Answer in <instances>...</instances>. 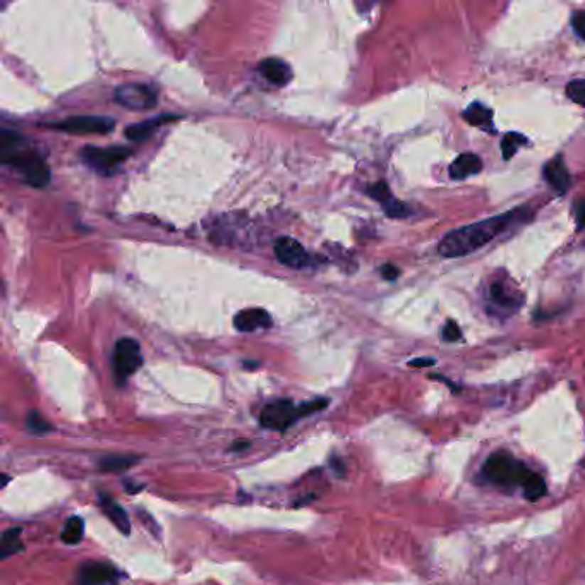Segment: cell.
I'll return each mask as SVG.
<instances>
[{
    "instance_id": "cell-1",
    "label": "cell",
    "mask_w": 585,
    "mask_h": 585,
    "mask_svg": "<svg viewBox=\"0 0 585 585\" xmlns=\"http://www.w3.org/2000/svg\"><path fill=\"white\" fill-rule=\"evenodd\" d=\"M530 218L529 208H522L506 211L503 215L481 220V222L471 223V225L455 228L439 240L438 252L443 258H462L471 252L479 251L498 235L510 230L512 227L524 223Z\"/></svg>"
},
{
    "instance_id": "cell-2",
    "label": "cell",
    "mask_w": 585,
    "mask_h": 585,
    "mask_svg": "<svg viewBox=\"0 0 585 585\" xmlns=\"http://www.w3.org/2000/svg\"><path fill=\"white\" fill-rule=\"evenodd\" d=\"M0 156L2 163L18 170L31 188H45L50 182L52 173L48 165L18 132L9 129L0 132Z\"/></svg>"
},
{
    "instance_id": "cell-3",
    "label": "cell",
    "mask_w": 585,
    "mask_h": 585,
    "mask_svg": "<svg viewBox=\"0 0 585 585\" xmlns=\"http://www.w3.org/2000/svg\"><path fill=\"white\" fill-rule=\"evenodd\" d=\"M532 472L534 471H530L508 451H496V453L489 455L483 467V476L486 477L488 483L495 484L498 488H522L527 477Z\"/></svg>"
},
{
    "instance_id": "cell-4",
    "label": "cell",
    "mask_w": 585,
    "mask_h": 585,
    "mask_svg": "<svg viewBox=\"0 0 585 585\" xmlns=\"http://www.w3.org/2000/svg\"><path fill=\"white\" fill-rule=\"evenodd\" d=\"M132 155V149L126 146H85L81 159L90 168L100 176H112Z\"/></svg>"
},
{
    "instance_id": "cell-5",
    "label": "cell",
    "mask_w": 585,
    "mask_h": 585,
    "mask_svg": "<svg viewBox=\"0 0 585 585\" xmlns=\"http://www.w3.org/2000/svg\"><path fill=\"white\" fill-rule=\"evenodd\" d=\"M301 417V405H296L289 398H280V400L269 402L268 405L263 407L259 414V424L264 429L285 431Z\"/></svg>"
},
{
    "instance_id": "cell-6",
    "label": "cell",
    "mask_w": 585,
    "mask_h": 585,
    "mask_svg": "<svg viewBox=\"0 0 585 585\" xmlns=\"http://www.w3.org/2000/svg\"><path fill=\"white\" fill-rule=\"evenodd\" d=\"M112 364H114V372L117 381L124 383L127 377H131L143 366V354H141L139 343L134 338H120L115 343Z\"/></svg>"
},
{
    "instance_id": "cell-7",
    "label": "cell",
    "mask_w": 585,
    "mask_h": 585,
    "mask_svg": "<svg viewBox=\"0 0 585 585\" xmlns=\"http://www.w3.org/2000/svg\"><path fill=\"white\" fill-rule=\"evenodd\" d=\"M48 127L69 134H109L115 127V120L103 115H74L50 124Z\"/></svg>"
},
{
    "instance_id": "cell-8",
    "label": "cell",
    "mask_w": 585,
    "mask_h": 585,
    "mask_svg": "<svg viewBox=\"0 0 585 585\" xmlns=\"http://www.w3.org/2000/svg\"><path fill=\"white\" fill-rule=\"evenodd\" d=\"M115 102L129 110H151L156 107L155 90L143 82H124L115 90Z\"/></svg>"
},
{
    "instance_id": "cell-9",
    "label": "cell",
    "mask_w": 585,
    "mask_h": 585,
    "mask_svg": "<svg viewBox=\"0 0 585 585\" xmlns=\"http://www.w3.org/2000/svg\"><path fill=\"white\" fill-rule=\"evenodd\" d=\"M119 570L107 562H86L80 568L77 584L80 585H117L120 580Z\"/></svg>"
},
{
    "instance_id": "cell-10",
    "label": "cell",
    "mask_w": 585,
    "mask_h": 585,
    "mask_svg": "<svg viewBox=\"0 0 585 585\" xmlns=\"http://www.w3.org/2000/svg\"><path fill=\"white\" fill-rule=\"evenodd\" d=\"M275 256L285 267L301 269L311 263V258L306 247L292 237H280L275 242Z\"/></svg>"
},
{
    "instance_id": "cell-11",
    "label": "cell",
    "mask_w": 585,
    "mask_h": 585,
    "mask_svg": "<svg viewBox=\"0 0 585 585\" xmlns=\"http://www.w3.org/2000/svg\"><path fill=\"white\" fill-rule=\"evenodd\" d=\"M367 194L372 199H376L377 203H381L385 213H387L390 218H407L412 215V210L409 208V205H405V203L398 201V199L393 198L392 190H390L387 182L380 181V182H376V184L369 186Z\"/></svg>"
},
{
    "instance_id": "cell-12",
    "label": "cell",
    "mask_w": 585,
    "mask_h": 585,
    "mask_svg": "<svg viewBox=\"0 0 585 585\" xmlns=\"http://www.w3.org/2000/svg\"><path fill=\"white\" fill-rule=\"evenodd\" d=\"M489 301H491V304L495 306V308H498L505 314L515 313L522 306V296H518L517 290L515 292L510 290L505 285V281L501 280L493 281V284L489 285Z\"/></svg>"
},
{
    "instance_id": "cell-13",
    "label": "cell",
    "mask_w": 585,
    "mask_h": 585,
    "mask_svg": "<svg viewBox=\"0 0 585 585\" xmlns=\"http://www.w3.org/2000/svg\"><path fill=\"white\" fill-rule=\"evenodd\" d=\"M542 176L547 184L553 188L558 194H565L571 186V176L568 172L565 160H563L562 155L554 156L553 160H549L544 165V170H542Z\"/></svg>"
},
{
    "instance_id": "cell-14",
    "label": "cell",
    "mask_w": 585,
    "mask_h": 585,
    "mask_svg": "<svg viewBox=\"0 0 585 585\" xmlns=\"http://www.w3.org/2000/svg\"><path fill=\"white\" fill-rule=\"evenodd\" d=\"M272 325L273 321L269 313L261 308L244 309L237 313V316L234 318V326L237 328L239 331H242V333H252V331L267 330V328Z\"/></svg>"
},
{
    "instance_id": "cell-15",
    "label": "cell",
    "mask_w": 585,
    "mask_h": 585,
    "mask_svg": "<svg viewBox=\"0 0 585 585\" xmlns=\"http://www.w3.org/2000/svg\"><path fill=\"white\" fill-rule=\"evenodd\" d=\"M258 69L264 80L272 82L273 86H278V88L289 85L290 80H292V69H290V65L285 60L275 59V57L264 59Z\"/></svg>"
},
{
    "instance_id": "cell-16",
    "label": "cell",
    "mask_w": 585,
    "mask_h": 585,
    "mask_svg": "<svg viewBox=\"0 0 585 585\" xmlns=\"http://www.w3.org/2000/svg\"><path fill=\"white\" fill-rule=\"evenodd\" d=\"M98 505H100V508H102V512L107 515V518H109L112 524L117 527L119 532L129 536L131 520H129V515L126 513V510H124L122 506H119L117 501H114L110 496L103 495V493H100L98 495Z\"/></svg>"
},
{
    "instance_id": "cell-17",
    "label": "cell",
    "mask_w": 585,
    "mask_h": 585,
    "mask_svg": "<svg viewBox=\"0 0 585 585\" xmlns=\"http://www.w3.org/2000/svg\"><path fill=\"white\" fill-rule=\"evenodd\" d=\"M481 170H483V160L479 156L474 155V153H462L451 161L448 173L453 181H462L468 176H476Z\"/></svg>"
},
{
    "instance_id": "cell-18",
    "label": "cell",
    "mask_w": 585,
    "mask_h": 585,
    "mask_svg": "<svg viewBox=\"0 0 585 585\" xmlns=\"http://www.w3.org/2000/svg\"><path fill=\"white\" fill-rule=\"evenodd\" d=\"M462 117L463 120H467L471 126L479 127V129H483V131L495 132V124H493V110L489 109V107L483 105V103H479V102L471 103V105L463 110Z\"/></svg>"
},
{
    "instance_id": "cell-19",
    "label": "cell",
    "mask_w": 585,
    "mask_h": 585,
    "mask_svg": "<svg viewBox=\"0 0 585 585\" xmlns=\"http://www.w3.org/2000/svg\"><path fill=\"white\" fill-rule=\"evenodd\" d=\"M168 120H177V117L176 115H159V117H155V119L143 120V122H139V124H132V126H129L126 129V138L131 141L148 139L153 132L159 129L161 124L168 122Z\"/></svg>"
},
{
    "instance_id": "cell-20",
    "label": "cell",
    "mask_w": 585,
    "mask_h": 585,
    "mask_svg": "<svg viewBox=\"0 0 585 585\" xmlns=\"http://www.w3.org/2000/svg\"><path fill=\"white\" fill-rule=\"evenodd\" d=\"M139 462L134 455H105L100 458V471L103 472H124Z\"/></svg>"
},
{
    "instance_id": "cell-21",
    "label": "cell",
    "mask_w": 585,
    "mask_h": 585,
    "mask_svg": "<svg viewBox=\"0 0 585 585\" xmlns=\"http://www.w3.org/2000/svg\"><path fill=\"white\" fill-rule=\"evenodd\" d=\"M23 541H21V527H9L4 530L2 542H0V556L9 558V556L23 551Z\"/></svg>"
},
{
    "instance_id": "cell-22",
    "label": "cell",
    "mask_w": 585,
    "mask_h": 585,
    "mask_svg": "<svg viewBox=\"0 0 585 585\" xmlns=\"http://www.w3.org/2000/svg\"><path fill=\"white\" fill-rule=\"evenodd\" d=\"M85 536V520L81 517H70L62 530V541L65 544H77Z\"/></svg>"
},
{
    "instance_id": "cell-23",
    "label": "cell",
    "mask_w": 585,
    "mask_h": 585,
    "mask_svg": "<svg viewBox=\"0 0 585 585\" xmlns=\"http://www.w3.org/2000/svg\"><path fill=\"white\" fill-rule=\"evenodd\" d=\"M522 489H524L525 500L537 501L546 495V483L541 476H537L536 472H532V474L527 477V481L524 483V486H522Z\"/></svg>"
},
{
    "instance_id": "cell-24",
    "label": "cell",
    "mask_w": 585,
    "mask_h": 585,
    "mask_svg": "<svg viewBox=\"0 0 585 585\" xmlns=\"http://www.w3.org/2000/svg\"><path fill=\"white\" fill-rule=\"evenodd\" d=\"M524 144H527L525 136L518 134V132H508V134H505V138L501 139V153H503V159H512L517 153V149L524 146Z\"/></svg>"
},
{
    "instance_id": "cell-25",
    "label": "cell",
    "mask_w": 585,
    "mask_h": 585,
    "mask_svg": "<svg viewBox=\"0 0 585 585\" xmlns=\"http://www.w3.org/2000/svg\"><path fill=\"white\" fill-rule=\"evenodd\" d=\"M26 426L33 434H47L53 429L52 424L47 422V419L41 417V414L36 412V410H31V412L28 414Z\"/></svg>"
},
{
    "instance_id": "cell-26",
    "label": "cell",
    "mask_w": 585,
    "mask_h": 585,
    "mask_svg": "<svg viewBox=\"0 0 585 585\" xmlns=\"http://www.w3.org/2000/svg\"><path fill=\"white\" fill-rule=\"evenodd\" d=\"M567 95L571 102L576 103V105L585 107V80H575L568 82Z\"/></svg>"
},
{
    "instance_id": "cell-27",
    "label": "cell",
    "mask_w": 585,
    "mask_h": 585,
    "mask_svg": "<svg viewBox=\"0 0 585 585\" xmlns=\"http://www.w3.org/2000/svg\"><path fill=\"white\" fill-rule=\"evenodd\" d=\"M441 338L445 340V342H448V343L458 342V340L462 338V331H460L458 325H456L453 319H450V321H446V325L443 326Z\"/></svg>"
},
{
    "instance_id": "cell-28",
    "label": "cell",
    "mask_w": 585,
    "mask_h": 585,
    "mask_svg": "<svg viewBox=\"0 0 585 585\" xmlns=\"http://www.w3.org/2000/svg\"><path fill=\"white\" fill-rule=\"evenodd\" d=\"M328 405L326 398H314V400L306 402V404H301V412L302 417L311 416V414L318 412V410H323Z\"/></svg>"
},
{
    "instance_id": "cell-29",
    "label": "cell",
    "mask_w": 585,
    "mask_h": 585,
    "mask_svg": "<svg viewBox=\"0 0 585 585\" xmlns=\"http://www.w3.org/2000/svg\"><path fill=\"white\" fill-rule=\"evenodd\" d=\"M571 28H574L576 36L585 40V11L575 12L574 18H571Z\"/></svg>"
},
{
    "instance_id": "cell-30",
    "label": "cell",
    "mask_w": 585,
    "mask_h": 585,
    "mask_svg": "<svg viewBox=\"0 0 585 585\" xmlns=\"http://www.w3.org/2000/svg\"><path fill=\"white\" fill-rule=\"evenodd\" d=\"M574 213H575V220H576V223H579V227L585 230V198L576 199V201L574 203Z\"/></svg>"
},
{
    "instance_id": "cell-31",
    "label": "cell",
    "mask_w": 585,
    "mask_h": 585,
    "mask_svg": "<svg viewBox=\"0 0 585 585\" xmlns=\"http://www.w3.org/2000/svg\"><path fill=\"white\" fill-rule=\"evenodd\" d=\"M380 273H381V277L385 278V280H397L398 277H400V268L398 267H395V264H392V263H387V264H383V267L380 268Z\"/></svg>"
},
{
    "instance_id": "cell-32",
    "label": "cell",
    "mask_w": 585,
    "mask_h": 585,
    "mask_svg": "<svg viewBox=\"0 0 585 585\" xmlns=\"http://www.w3.org/2000/svg\"><path fill=\"white\" fill-rule=\"evenodd\" d=\"M436 364V360L431 359V358H426V359H414L410 360L409 366L410 367H427V366H434Z\"/></svg>"
},
{
    "instance_id": "cell-33",
    "label": "cell",
    "mask_w": 585,
    "mask_h": 585,
    "mask_svg": "<svg viewBox=\"0 0 585 585\" xmlns=\"http://www.w3.org/2000/svg\"><path fill=\"white\" fill-rule=\"evenodd\" d=\"M249 445H251V441H247V439H239V441H234V445H232V450L242 451V450H246V448H249Z\"/></svg>"
},
{
    "instance_id": "cell-34",
    "label": "cell",
    "mask_w": 585,
    "mask_h": 585,
    "mask_svg": "<svg viewBox=\"0 0 585 585\" xmlns=\"http://www.w3.org/2000/svg\"><path fill=\"white\" fill-rule=\"evenodd\" d=\"M124 488H126L127 491H129V493H136V491H141V489H143V488L139 486V484L131 483L129 479H126V481H124Z\"/></svg>"
}]
</instances>
